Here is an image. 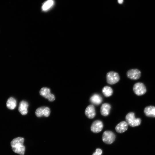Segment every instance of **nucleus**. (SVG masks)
<instances>
[{
    "instance_id": "obj_1",
    "label": "nucleus",
    "mask_w": 155,
    "mask_h": 155,
    "mask_svg": "<svg viewBox=\"0 0 155 155\" xmlns=\"http://www.w3.org/2000/svg\"><path fill=\"white\" fill-rule=\"evenodd\" d=\"M24 138L18 137L13 139L11 142V145L13 151L15 153L20 155H24L26 150L24 145Z\"/></svg>"
},
{
    "instance_id": "obj_2",
    "label": "nucleus",
    "mask_w": 155,
    "mask_h": 155,
    "mask_svg": "<svg viewBox=\"0 0 155 155\" xmlns=\"http://www.w3.org/2000/svg\"><path fill=\"white\" fill-rule=\"evenodd\" d=\"M126 122L128 124L132 127H135L139 125L141 122L140 118H136L135 113L132 112L127 113L125 117Z\"/></svg>"
},
{
    "instance_id": "obj_3",
    "label": "nucleus",
    "mask_w": 155,
    "mask_h": 155,
    "mask_svg": "<svg viewBox=\"0 0 155 155\" xmlns=\"http://www.w3.org/2000/svg\"><path fill=\"white\" fill-rule=\"evenodd\" d=\"M116 136L115 134L110 131H104L102 135V140L105 143L107 144H111L115 140Z\"/></svg>"
},
{
    "instance_id": "obj_4",
    "label": "nucleus",
    "mask_w": 155,
    "mask_h": 155,
    "mask_svg": "<svg viewBox=\"0 0 155 155\" xmlns=\"http://www.w3.org/2000/svg\"><path fill=\"white\" fill-rule=\"evenodd\" d=\"M106 81L110 84H114L118 82L120 80V76L118 73L111 71L108 72L106 75Z\"/></svg>"
},
{
    "instance_id": "obj_5",
    "label": "nucleus",
    "mask_w": 155,
    "mask_h": 155,
    "mask_svg": "<svg viewBox=\"0 0 155 155\" xmlns=\"http://www.w3.org/2000/svg\"><path fill=\"white\" fill-rule=\"evenodd\" d=\"M133 90L134 93L137 96L144 94L146 92V89L144 84L142 82H137L133 86Z\"/></svg>"
},
{
    "instance_id": "obj_6",
    "label": "nucleus",
    "mask_w": 155,
    "mask_h": 155,
    "mask_svg": "<svg viewBox=\"0 0 155 155\" xmlns=\"http://www.w3.org/2000/svg\"><path fill=\"white\" fill-rule=\"evenodd\" d=\"M39 93L41 96L47 99L50 101H53L55 99V96L51 93L50 90L49 88L46 87L42 88Z\"/></svg>"
},
{
    "instance_id": "obj_7",
    "label": "nucleus",
    "mask_w": 155,
    "mask_h": 155,
    "mask_svg": "<svg viewBox=\"0 0 155 155\" xmlns=\"http://www.w3.org/2000/svg\"><path fill=\"white\" fill-rule=\"evenodd\" d=\"M103 127V124L102 122L100 120H96L92 123L90 129L93 132L98 133L102 130Z\"/></svg>"
},
{
    "instance_id": "obj_8",
    "label": "nucleus",
    "mask_w": 155,
    "mask_h": 155,
    "mask_svg": "<svg viewBox=\"0 0 155 155\" xmlns=\"http://www.w3.org/2000/svg\"><path fill=\"white\" fill-rule=\"evenodd\" d=\"M50 113L49 108L47 107H41L36 109L35 112L36 115L38 117L44 116L45 117H49Z\"/></svg>"
},
{
    "instance_id": "obj_9",
    "label": "nucleus",
    "mask_w": 155,
    "mask_h": 155,
    "mask_svg": "<svg viewBox=\"0 0 155 155\" xmlns=\"http://www.w3.org/2000/svg\"><path fill=\"white\" fill-rule=\"evenodd\" d=\"M141 72L138 69H133L128 70L127 73V77L133 80L139 79L141 76Z\"/></svg>"
},
{
    "instance_id": "obj_10",
    "label": "nucleus",
    "mask_w": 155,
    "mask_h": 155,
    "mask_svg": "<svg viewBox=\"0 0 155 155\" xmlns=\"http://www.w3.org/2000/svg\"><path fill=\"white\" fill-rule=\"evenodd\" d=\"M85 113L86 116L88 118H94L96 115V111L94 106L93 104H90L86 108Z\"/></svg>"
},
{
    "instance_id": "obj_11",
    "label": "nucleus",
    "mask_w": 155,
    "mask_h": 155,
    "mask_svg": "<svg viewBox=\"0 0 155 155\" xmlns=\"http://www.w3.org/2000/svg\"><path fill=\"white\" fill-rule=\"evenodd\" d=\"M128 125L126 121H121L115 127V130L117 133H122L127 129Z\"/></svg>"
},
{
    "instance_id": "obj_12",
    "label": "nucleus",
    "mask_w": 155,
    "mask_h": 155,
    "mask_svg": "<svg viewBox=\"0 0 155 155\" xmlns=\"http://www.w3.org/2000/svg\"><path fill=\"white\" fill-rule=\"evenodd\" d=\"M28 103L26 101L22 100L20 103L18 107L19 111L22 115H25L28 113Z\"/></svg>"
},
{
    "instance_id": "obj_13",
    "label": "nucleus",
    "mask_w": 155,
    "mask_h": 155,
    "mask_svg": "<svg viewBox=\"0 0 155 155\" xmlns=\"http://www.w3.org/2000/svg\"><path fill=\"white\" fill-rule=\"evenodd\" d=\"M111 107V105L108 103L102 104L100 109L101 115L104 116H108L109 114Z\"/></svg>"
},
{
    "instance_id": "obj_14",
    "label": "nucleus",
    "mask_w": 155,
    "mask_h": 155,
    "mask_svg": "<svg viewBox=\"0 0 155 155\" xmlns=\"http://www.w3.org/2000/svg\"><path fill=\"white\" fill-rule=\"evenodd\" d=\"M144 112L147 117H155V106H150L146 107L144 109Z\"/></svg>"
},
{
    "instance_id": "obj_15",
    "label": "nucleus",
    "mask_w": 155,
    "mask_h": 155,
    "mask_svg": "<svg viewBox=\"0 0 155 155\" xmlns=\"http://www.w3.org/2000/svg\"><path fill=\"white\" fill-rule=\"evenodd\" d=\"M90 102L96 105H99L102 101V98L100 95L97 94H93L90 98Z\"/></svg>"
},
{
    "instance_id": "obj_16",
    "label": "nucleus",
    "mask_w": 155,
    "mask_h": 155,
    "mask_svg": "<svg viewBox=\"0 0 155 155\" xmlns=\"http://www.w3.org/2000/svg\"><path fill=\"white\" fill-rule=\"evenodd\" d=\"M53 0H47L42 4V9L43 11H46L51 9L54 4Z\"/></svg>"
},
{
    "instance_id": "obj_17",
    "label": "nucleus",
    "mask_w": 155,
    "mask_h": 155,
    "mask_svg": "<svg viewBox=\"0 0 155 155\" xmlns=\"http://www.w3.org/2000/svg\"><path fill=\"white\" fill-rule=\"evenodd\" d=\"M16 100L13 97L9 98L7 101L6 106L7 108L10 109H14L16 107Z\"/></svg>"
},
{
    "instance_id": "obj_18",
    "label": "nucleus",
    "mask_w": 155,
    "mask_h": 155,
    "mask_svg": "<svg viewBox=\"0 0 155 155\" xmlns=\"http://www.w3.org/2000/svg\"><path fill=\"white\" fill-rule=\"evenodd\" d=\"M102 92L104 96L108 97L112 95L113 91L112 89L110 86H106L102 88Z\"/></svg>"
},
{
    "instance_id": "obj_19",
    "label": "nucleus",
    "mask_w": 155,
    "mask_h": 155,
    "mask_svg": "<svg viewBox=\"0 0 155 155\" xmlns=\"http://www.w3.org/2000/svg\"><path fill=\"white\" fill-rule=\"evenodd\" d=\"M102 150L100 148H97L95 152H94L92 155H101L102 154Z\"/></svg>"
},
{
    "instance_id": "obj_20",
    "label": "nucleus",
    "mask_w": 155,
    "mask_h": 155,
    "mask_svg": "<svg viewBox=\"0 0 155 155\" xmlns=\"http://www.w3.org/2000/svg\"><path fill=\"white\" fill-rule=\"evenodd\" d=\"M118 2L119 4H122L123 2V0H118Z\"/></svg>"
}]
</instances>
